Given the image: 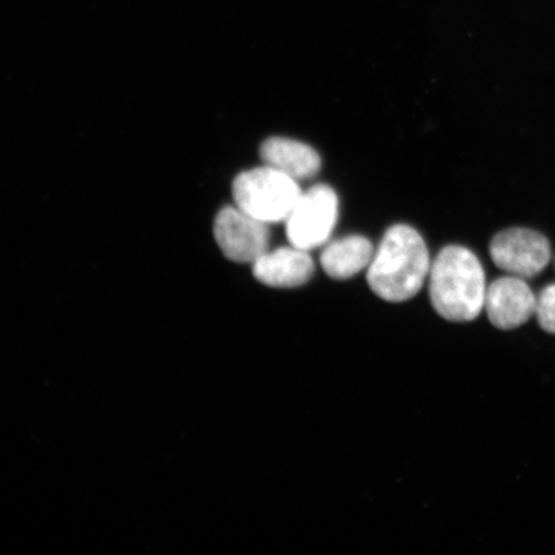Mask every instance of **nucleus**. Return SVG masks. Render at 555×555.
<instances>
[{"mask_svg":"<svg viewBox=\"0 0 555 555\" xmlns=\"http://www.w3.org/2000/svg\"><path fill=\"white\" fill-rule=\"evenodd\" d=\"M269 224L249 217L237 206L221 208L215 219L214 234L227 259L254 263L269 251Z\"/></svg>","mask_w":555,"mask_h":555,"instance_id":"6","label":"nucleus"},{"mask_svg":"<svg viewBox=\"0 0 555 555\" xmlns=\"http://www.w3.org/2000/svg\"><path fill=\"white\" fill-rule=\"evenodd\" d=\"M429 297L449 322H470L485 309L486 280L480 260L467 247L448 246L429 269Z\"/></svg>","mask_w":555,"mask_h":555,"instance_id":"2","label":"nucleus"},{"mask_svg":"<svg viewBox=\"0 0 555 555\" xmlns=\"http://www.w3.org/2000/svg\"><path fill=\"white\" fill-rule=\"evenodd\" d=\"M338 220V197L327 184L302 192L286 220L291 246L311 251L330 241Z\"/></svg>","mask_w":555,"mask_h":555,"instance_id":"4","label":"nucleus"},{"mask_svg":"<svg viewBox=\"0 0 555 555\" xmlns=\"http://www.w3.org/2000/svg\"><path fill=\"white\" fill-rule=\"evenodd\" d=\"M374 249L363 235H347L328 243L321 256L322 268L333 280H349L370 267Z\"/></svg>","mask_w":555,"mask_h":555,"instance_id":"10","label":"nucleus"},{"mask_svg":"<svg viewBox=\"0 0 555 555\" xmlns=\"http://www.w3.org/2000/svg\"><path fill=\"white\" fill-rule=\"evenodd\" d=\"M535 315L540 327L555 335V284L541 289L537 297Z\"/></svg>","mask_w":555,"mask_h":555,"instance_id":"11","label":"nucleus"},{"mask_svg":"<svg viewBox=\"0 0 555 555\" xmlns=\"http://www.w3.org/2000/svg\"><path fill=\"white\" fill-rule=\"evenodd\" d=\"M485 309L494 327L515 330L535 315L537 297L522 278L503 276L486 291Z\"/></svg>","mask_w":555,"mask_h":555,"instance_id":"7","label":"nucleus"},{"mask_svg":"<svg viewBox=\"0 0 555 555\" xmlns=\"http://www.w3.org/2000/svg\"><path fill=\"white\" fill-rule=\"evenodd\" d=\"M260 158L263 165L295 180L314 178L322 168V158L314 149L289 138L273 137L263 141Z\"/></svg>","mask_w":555,"mask_h":555,"instance_id":"9","label":"nucleus"},{"mask_svg":"<svg viewBox=\"0 0 555 555\" xmlns=\"http://www.w3.org/2000/svg\"><path fill=\"white\" fill-rule=\"evenodd\" d=\"M232 193L235 206L266 224L286 221L301 197L297 180L269 166L243 171L235 177Z\"/></svg>","mask_w":555,"mask_h":555,"instance_id":"3","label":"nucleus"},{"mask_svg":"<svg viewBox=\"0 0 555 555\" xmlns=\"http://www.w3.org/2000/svg\"><path fill=\"white\" fill-rule=\"evenodd\" d=\"M490 255L499 269L525 280L543 272L551 261L552 248L544 234L532 229L512 228L492 238Z\"/></svg>","mask_w":555,"mask_h":555,"instance_id":"5","label":"nucleus"},{"mask_svg":"<svg viewBox=\"0 0 555 555\" xmlns=\"http://www.w3.org/2000/svg\"><path fill=\"white\" fill-rule=\"evenodd\" d=\"M315 272L309 251L294 246L268 251L253 263L256 280L274 288H296L307 284Z\"/></svg>","mask_w":555,"mask_h":555,"instance_id":"8","label":"nucleus"},{"mask_svg":"<svg viewBox=\"0 0 555 555\" xmlns=\"http://www.w3.org/2000/svg\"><path fill=\"white\" fill-rule=\"evenodd\" d=\"M429 269L425 240L413 227L398 224L382 238L367 267L366 281L382 300L402 302L420 293Z\"/></svg>","mask_w":555,"mask_h":555,"instance_id":"1","label":"nucleus"}]
</instances>
